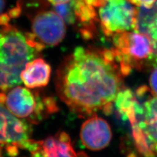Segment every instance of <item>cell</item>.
I'll return each mask as SVG.
<instances>
[{
	"mask_svg": "<svg viewBox=\"0 0 157 157\" xmlns=\"http://www.w3.org/2000/svg\"><path fill=\"white\" fill-rule=\"evenodd\" d=\"M100 0H71L68 2L70 17L67 22L77 25L82 36L91 39L96 33V24L98 22L97 7Z\"/></svg>",
	"mask_w": 157,
	"mask_h": 157,
	"instance_id": "9c48e42d",
	"label": "cell"
},
{
	"mask_svg": "<svg viewBox=\"0 0 157 157\" xmlns=\"http://www.w3.org/2000/svg\"><path fill=\"white\" fill-rule=\"evenodd\" d=\"M127 1L137 7L151 9L154 6L157 0H127Z\"/></svg>",
	"mask_w": 157,
	"mask_h": 157,
	"instance_id": "5bb4252c",
	"label": "cell"
},
{
	"mask_svg": "<svg viewBox=\"0 0 157 157\" xmlns=\"http://www.w3.org/2000/svg\"><path fill=\"white\" fill-rule=\"evenodd\" d=\"M97 13L100 28L106 37L134 31L137 9L127 0H100Z\"/></svg>",
	"mask_w": 157,
	"mask_h": 157,
	"instance_id": "5b68a950",
	"label": "cell"
},
{
	"mask_svg": "<svg viewBox=\"0 0 157 157\" xmlns=\"http://www.w3.org/2000/svg\"><path fill=\"white\" fill-rule=\"evenodd\" d=\"M0 26V92H5L21 84L26 64L45 47L32 33H23L9 24Z\"/></svg>",
	"mask_w": 157,
	"mask_h": 157,
	"instance_id": "7a4b0ae2",
	"label": "cell"
},
{
	"mask_svg": "<svg viewBox=\"0 0 157 157\" xmlns=\"http://www.w3.org/2000/svg\"><path fill=\"white\" fill-rule=\"evenodd\" d=\"M143 98V112L138 120L132 125L143 136L149 149L157 155V96H154L145 86L138 88Z\"/></svg>",
	"mask_w": 157,
	"mask_h": 157,
	"instance_id": "ba28073f",
	"label": "cell"
},
{
	"mask_svg": "<svg viewBox=\"0 0 157 157\" xmlns=\"http://www.w3.org/2000/svg\"><path fill=\"white\" fill-rule=\"evenodd\" d=\"M0 104L15 117L33 124H38L58 110L56 102L52 97L21 86L0 92Z\"/></svg>",
	"mask_w": 157,
	"mask_h": 157,
	"instance_id": "3957f363",
	"label": "cell"
},
{
	"mask_svg": "<svg viewBox=\"0 0 157 157\" xmlns=\"http://www.w3.org/2000/svg\"><path fill=\"white\" fill-rule=\"evenodd\" d=\"M31 125L13 115L3 105L0 104V155L3 149L10 147L36 151L39 141L32 140Z\"/></svg>",
	"mask_w": 157,
	"mask_h": 157,
	"instance_id": "8992f818",
	"label": "cell"
},
{
	"mask_svg": "<svg viewBox=\"0 0 157 157\" xmlns=\"http://www.w3.org/2000/svg\"><path fill=\"white\" fill-rule=\"evenodd\" d=\"M122 74L111 49L77 47L58 67V96L79 117L110 114L122 88Z\"/></svg>",
	"mask_w": 157,
	"mask_h": 157,
	"instance_id": "6da1fadb",
	"label": "cell"
},
{
	"mask_svg": "<svg viewBox=\"0 0 157 157\" xmlns=\"http://www.w3.org/2000/svg\"><path fill=\"white\" fill-rule=\"evenodd\" d=\"M80 137L86 148L91 151H100L109 144L112 132L109 124L104 119L95 115L82 124Z\"/></svg>",
	"mask_w": 157,
	"mask_h": 157,
	"instance_id": "30bf717a",
	"label": "cell"
},
{
	"mask_svg": "<svg viewBox=\"0 0 157 157\" xmlns=\"http://www.w3.org/2000/svg\"><path fill=\"white\" fill-rule=\"evenodd\" d=\"M0 157H1V156H0Z\"/></svg>",
	"mask_w": 157,
	"mask_h": 157,
	"instance_id": "ac0fdd59",
	"label": "cell"
},
{
	"mask_svg": "<svg viewBox=\"0 0 157 157\" xmlns=\"http://www.w3.org/2000/svg\"><path fill=\"white\" fill-rule=\"evenodd\" d=\"M32 30L45 47L56 46L65 37L66 22L55 11L42 9L32 17Z\"/></svg>",
	"mask_w": 157,
	"mask_h": 157,
	"instance_id": "52a82bcc",
	"label": "cell"
},
{
	"mask_svg": "<svg viewBox=\"0 0 157 157\" xmlns=\"http://www.w3.org/2000/svg\"><path fill=\"white\" fill-rule=\"evenodd\" d=\"M149 85L152 94L154 96H157V66L151 72L149 78Z\"/></svg>",
	"mask_w": 157,
	"mask_h": 157,
	"instance_id": "9a60e30c",
	"label": "cell"
},
{
	"mask_svg": "<svg viewBox=\"0 0 157 157\" xmlns=\"http://www.w3.org/2000/svg\"><path fill=\"white\" fill-rule=\"evenodd\" d=\"M51 74V66L43 58H36L26 63L21 73V78L27 88L33 89L47 86Z\"/></svg>",
	"mask_w": 157,
	"mask_h": 157,
	"instance_id": "8fae6325",
	"label": "cell"
},
{
	"mask_svg": "<svg viewBox=\"0 0 157 157\" xmlns=\"http://www.w3.org/2000/svg\"><path fill=\"white\" fill-rule=\"evenodd\" d=\"M42 157H76L70 136L60 132L45 140L39 141L37 148Z\"/></svg>",
	"mask_w": 157,
	"mask_h": 157,
	"instance_id": "7c38bea8",
	"label": "cell"
},
{
	"mask_svg": "<svg viewBox=\"0 0 157 157\" xmlns=\"http://www.w3.org/2000/svg\"><path fill=\"white\" fill-rule=\"evenodd\" d=\"M113 43L112 50L124 77L132 69L142 68L148 63L153 66V43L144 34L136 31L121 33L113 37Z\"/></svg>",
	"mask_w": 157,
	"mask_h": 157,
	"instance_id": "277c9868",
	"label": "cell"
},
{
	"mask_svg": "<svg viewBox=\"0 0 157 157\" xmlns=\"http://www.w3.org/2000/svg\"><path fill=\"white\" fill-rule=\"evenodd\" d=\"M47 1L54 5V6H58V5L67 3L70 2L71 0H47Z\"/></svg>",
	"mask_w": 157,
	"mask_h": 157,
	"instance_id": "2e32d148",
	"label": "cell"
},
{
	"mask_svg": "<svg viewBox=\"0 0 157 157\" xmlns=\"http://www.w3.org/2000/svg\"><path fill=\"white\" fill-rule=\"evenodd\" d=\"M76 157H89L86 153H83V152H79V153L77 154Z\"/></svg>",
	"mask_w": 157,
	"mask_h": 157,
	"instance_id": "e0dca14e",
	"label": "cell"
},
{
	"mask_svg": "<svg viewBox=\"0 0 157 157\" xmlns=\"http://www.w3.org/2000/svg\"><path fill=\"white\" fill-rule=\"evenodd\" d=\"M6 6V1L0 0V26H4L9 24L10 20L11 19L9 13H5Z\"/></svg>",
	"mask_w": 157,
	"mask_h": 157,
	"instance_id": "4fadbf2b",
	"label": "cell"
}]
</instances>
